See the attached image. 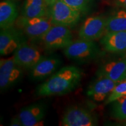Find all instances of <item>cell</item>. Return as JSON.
<instances>
[{
  "label": "cell",
  "instance_id": "7a4b0ae2",
  "mask_svg": "<svg viewBox=\"0 0 126 126\" xmlns=\"http://www.w3.org/2000/svg\"><path fill=\"white\" fill-rule=\"evenodd\" d=\"M64 54L68 59L85 63L91 61L100 54L99 46L94 41L79 40L72 41L64 48Z\"/></svg>",
  "mask_w": 126,
  "mask_h": 126
},
{
  "label": "cell",
  "instance_id": "cb8c5ba5",
  "mask_svg": "<svg viewBox=\"0 0 126 126\" xmlns=\"http://www.w3.org/2000/svg\"><path fill=\"white\" fill-rule=\"evenodd\" d=\"M45 1L47 3V5H48L49 7H50L52 5H53V4H54V3L56 2L57 0H45Z\"/></svg>",
  "mask_w": 126,
  "mask_h": 126
},
{
  "label": "cell",
  "instance_id": "2e32d148",
  "mask_svg": "<svg viewBox=\"0 0 126 126\" xmlns=\"http://www.w3.org/2000/svg\"><path fill=\"white\" fill-rule=\"evenodd\" d=\"M18 17L15 3L12 0H3L0 3L1 29L13 27Z\"/></svg>",
  "mask_w": 126,
  "mask_h": 126
},
{
  "label": "cell",
  "instance_id": "30bf717a",
  "mask_svg": "<svg viewBox=\"0 0 126 126\" xmlns=\"http://www.w3.org/2000/svg\"><path fill=\"white\" fill-rule=\"evenodd\" d=\"M25 34L18 28L1 29L0 54L5 56L14 53L21 44L26 42Z\"/></svg>",
  "mask_w": 126,
  "mask_h": 126
},
{
  "label": "cell",
  "instance_id": "5bb4252c",
  "mask_svg": "<svg viewBox=\"0 0 126 126\" xmlns=\"http://www.w3.org/2000/svg\"><path fill=\"white\" fill-rule=\"evenodd\" d=\"M97 76H102L120 82L126 79V59L109 61L99 68Z\"/></svg>",
  "mask_w": 126,
  "mask_h": 126
},
{
  "label": "cell",
  "instance_id": "484cf974",
  "mask_svg": "<svg viewBox=\"0 0 126 126\" xmlns=\"http://www.w3.org/2000/svg\"></svg>",
  "mask_w": 126,
  "mask_h": 126
},
{
  "label": "cell",
  "instance_id": "9c48e42d",
  "mask_svg": "<svg viewBox=\"0 0 126 126\" xmlns=\"http://www.w3.org/2000/svg\"><path fill=\"white\" fill-rule=\"evenodd\" d=\"M16 64L22 69L31 70L43 57L37 47L25 42L14 52Z\"/></svg>",
  "mask_w": 126,
  "mask_h": 126
},
{
  "label": "cell",
  "instance_id": "6da1fadb",
  "mask_svg": "<svg viewBox=\"0 0 126 126\" xmlns=\"http://www.w3.org/2000/svg\"><path fill=\"white\" fill-rule=\"evenodd\" d=\"M82 78V71L75 66L61 68L36 89L38 96H60L71 92L77 87Z\"/></svg>",
  "mask_w": 126,
  "mask_h": 126
},
{
  "label": "cell",
  "instance_id": "ba28073f",
  "mask_svg": "<svg viewBox=\"0 0 126 126\" xmlns=\"http://www.w3.org/2000/svg\"><path fill=\"white\" fill-rule=\"evenodd\" d=\"M107 18L102 16L88 17L79 30V39L94 41L102 38L106 33Z\"/></svg>",
  "mask_w": 126,
  "mask_h": 126
},
{
  "label": "cell",
  "instance_id": "8fae6325",
  "mask_svg": "<svg viewBox=\"0 0 126 126\" xmlns=\"http://www.w3.org/2000/svg\"><path fill=\"white\" fill-rule=\"evenodd\" d=\"M97 77V79L91 83L88 87L86 95L94 102H100L108 99L119 82L105 77Z\"/></svg>",
  "mask_w": 126,
  "mask_h": 126
},
{
  "label": "cell",
  "instance_id": "603a6c76",
  "mask_svg": "<svg viewBox=\"0 0 126 126\" xmlns=\"http://www.w3.org/2000/svg\"><path fill=\"white\" fill-rule=\"evenodd\" d=\"M114 2L118 7L126 9V0H115Z\"/></svg>",
  "mask_w": 126,
  "mask_h": 126
},
{
  "label": "cell",
  "instance_id": "4fadbf2b",
  "mask_svg": "<svg viewBox=\"0 0 126 126\" xmlns=\"http://www.w3.org/2000/svg\"><path fill=\"white\" fill-rule=\"evenodd\" d=\"M46 108L42 103H34L25 107L18 113L23 126H42Z\"/></svg>",
  "mask_w": 126,
  "mask_h": 126
},
{
  "label": "cell",
  "instance_id": "7c38bea8",
  "mask_svg": "<svg viewBox=\"0 0 126 126\" xmlns=\"http://www.w3.org/2000/svg\"><path fill=\"white\" fill-rule=\"evenodd\" d=\"M61 64V60L56 56L43 57L30 70V77L34 81H40L53 75Z\"/></svg>",
  "mask_w": 126,
  "mask_h": 126
},
{
  "label": "cell",
  "instance_id": "d4e9b609",
  "mask_svg": "<svg viewBox=\"0 0 126 126\" xmlns=\"http://www.w3.org/2000/svg\"><path fill=\"white\" fill-rule=\"evenodd\" d=\"M102 1H108V0H102Z\"/></svg>",
  "mask_w": 126,
  "mask_h": 126
},
{
  "label": "cell",
  "instance_id": "9a60e30c",
  "mask_svg": "<svg viewBox=\"0 0 126 126\" xmlns=\"http://www.w3.org/2000/svg\"><path fill=\"white\" fill-rule=\"evenodd\" d=\"M100 44L106 51L112 53L126 51V31L107 32L101 38Z\"/></svg>",
  "mask_w": 126,
  "mask_h": 126
},
{
  "label": "cell",
  "instance_id": "277c9868",
  "mask_svg": "<svg viewBox=\"0 0 126 126\" xmlns=\"http://www.w3.org/2000/svg\"><path fill=\"white\" fill-rule=\"evenodd\" d=\"M81 13L63 2L57 0L49 9V18L53 25L74 26L81 18Z\"/></svg>",
  "mask_w": 126,
  "mask_h": 126
},
{
  "label": "cell",
  "instance_id": "3957f363",
  "mask_svg": "<svg viewBox=\"0 0 126 126\" xmlns=\"http://www.w3.org/2000/svg\"><path fill=\"white\" fill-rule=\"evenodd\" d=\"M17 28L30 39H41L53 25L47 16L28 18L22 16L16 22Z\"/></svg>",
  "mask_w": 126,
  "mask_h": 126
},
{
  "label": "cell",
  "instance_id": "8992f818",
  "mask_svg": "<svg viewBox=\"0 0 126 126\" xmlns=\"http://www.w3.org/2000/svg\"><path fill=\"white\" fill-rule=\"evenodd\" d=\"M97 120L94 114L83 107L70 106L63 113L61 125L63 126H94Z\"/></svg>",
  "mask_w": 126,
  "mask_h": 126
},
{
  "label": "cell",
  "instance_id": "ac0fdd59",
  "mask_svg": "<svg viewBox=\"0 0 126 126\" xmlns=\"http://www.w3.org/2000/svg\"><path fill=\"white\" fill-rule=\"evenodd\" d=\"M126 31V9H123L115 12L107 18V32Z\"/></svg>",
  "mask_w": 126,
  "mask_h": 126
},
{
  "label": "cell",
  "instance_id": "d6986e66",
  "mask_svg": "<svg viewBox=\"0 0 126 126\" xmlns=\"http://www.w3.org/2000/svg\"><path fill=\"white\" fill-rule=\"evenodd\" d=\"M113 103V117L119 120H126V95L119 97Z\"/></svg>",
  "mask_w": 126,
  "mask_h": 126
},
{
  "label": "cell",
  "instance_id": "44dd1931",
  "mask_svg": "<svg viewBox=\"0 0 126 126\" xmlns=\"http://www.w3.org/2000/svg\"><path fill=\"white\" fill-rule=\"evenodd\" d=\"M68 5L81 13L86 12L89 9L91 0H62Z\"/></svg>",
  "mask_w": 126,
  "mask_h": 126
},
{
  "label": "cell",
  "instance_id": "e0dca14e",
  "mask_svg": "<svg viewBox=\"0 0 126 126\" xmlns=\"http://www.w3.org/2000/svg\"><path fill=\"white\" fill-rule=\"evenodd\" d=\"M48 7L45 0H25L22 15L28 18L47 16L49 15Z\"/></svg>",
  "mask_w": 126,
  "mask_h": 126
},
{
  "label": "cell",
  "instance_id": "5b68a950",
  "mask_svg": "<svg viewBox=\"0 0 126 126\" xmlns=\"http://www.w3.org/2000/svg\"><path fill=\"white\" fill-rule=\"evenodd\" d=\"M69 28L53 25L40 40L48 50L65 48L72 42V34Z\"/></svg>",
  "mask_w": 126,
  "mask_h": 126
},
{
  "label": "cell",
  "instance_id": "52a82bcc",
  "mask_svg": "<svg viewBox=\"0 0 126 126\" xmlns=\"http://www.w3.org/2000/svg\"><path fill=\"white\" fill-rule=\"evenodd\" d=\"M23 77L22 68L16 64L14 57L0 60V88L8 89L19 82Z\"/></svg>",
  "mask_w": 126,
  "mask_h": 126
},
{
  "label": "cell",
  "instance_id": "7402d4cb",
  "mask_svg": "<svg viewBox=\"0 0 126 126\" xmlns=\"http://www.w3.org/2000/svg\"><path fill=\"white\" fill-rule=\"evenodd\" d=\"M10 126H23L21 120H20L18 114L14 116V117L11 119V123H10Z\"/></svg>",
  "mask_w": 126,
  "mask_h": 126
},
{
  "label": "cell",
  "instance_id": "ffe728a7",
  "mask_svg": "<svg viewBox=\"0 0 126 126\" xmlns=\"http://www.w3.org/2000/svg\"><path fill=\"white\" fill-rule=\"evenodd\" d=\"M126 95V80L119 82L106 100L105 104L113 103L119 97Z\"/></svg>",
  "mask_w": 126,
  "mask_h": 126
}]
</instances>
